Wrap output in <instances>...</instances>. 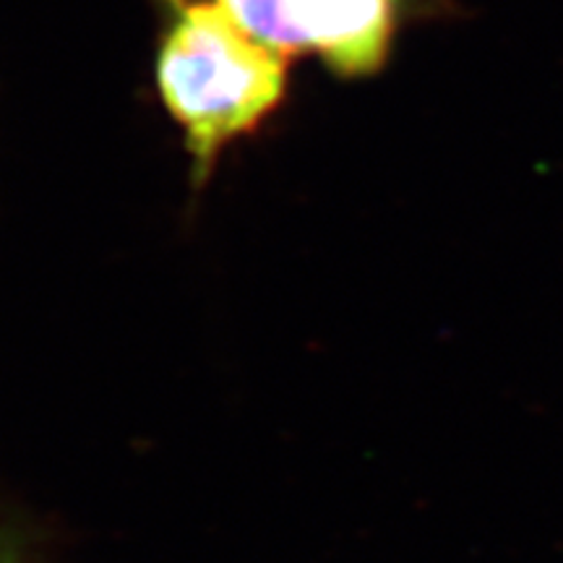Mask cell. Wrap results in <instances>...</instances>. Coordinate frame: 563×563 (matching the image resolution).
Here are the masks:
<instances>
[{"label": "cell", "instance_id": "obj_1", "mask_svg": "<svg viewBox=\"0 0 563 563\" xmlns=\"http://www.w3.org/2000/svg\"><path fill=\"white\" fill-rule=\"evenodd\" d=\"M154 84L196 178H207L230 141L256 131L287 100L290 58L220 11L186 9L162 34Z\"/></svg>", "mask_w": 563, "mask_h": 563}, {"label": "cell", "instance_id": "obj_2", "mask_svg": "<svg viewBox=\"0 0 563 563\" xmlns=\"http://www.w3.org/2000/svg\"><path fill=\"white\" fill-rule=\"evenodd\" d=\"M165 11L214 9L285 55H311L340 79H368L389 63L412 21L439 16L446 0H159Z\"/></svg>", "mask_w": 563, "mask_h": 563}, {"label": "cell", "instance_id": "obj_3", "mask_svg": "<svg viewBox=\"0 0 563 563\" xmlns=\"http://www.w3.org/2000/svg\"><path fill=\"white\" fill-rule=\"evenodd\" d=\"M0 563H19V561L11 559V555H5L3 551H0Z\"/></svg>", "mask_w": 563, "mask_h": 563}]
</instances>
